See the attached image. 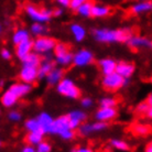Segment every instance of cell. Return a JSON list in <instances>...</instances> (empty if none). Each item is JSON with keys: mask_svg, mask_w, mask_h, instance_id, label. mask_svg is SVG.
I'll return each instance as SVG.
<instances>
[{"mask_svg": "<svg viewBox=\"0 0 152 152\" xmlns=\"http://www.w3.org/2000/svg\"><path fill=\"white\" fill-rule=\"evenodd\" d=\"M149 108H151V106L147 105L145 103H141V104H139V105L137 106V113H138V114L145 115V113L148 111Z\"/></svg>", "mask_w": 152, "mask_h": 152, "instance_id": "d590c367", "label": "cell"}, {"mask_svg": "<svg viewBox=\"0 0 152 152\" xmlns=\"http://www.w3.org/2000/svg\"><path fill=\"white\" fill-rule=\"evenodd\" d=\"M43 133L42 132H29L26 137V142L28 143V145H38L39 143H41L43 141Z\"/></svg>", "mask_w": 152, "mask_h": 152, "instance_id": "d4e9b609", "label": "cell"}, {"mask_svg": "<svg viewBox=\"0 0 152 152\" xmlns=\"http://www.w3.org/2000/svg\"><path fill=\"white\" fill-rule=\"evenodd\" d=\"M128 84V80L122 78L117 73H111L109 75H105L102 80L103 87L108 91H116L121 87H125Z\"/></svg>", "mask_w": 152, "mask_h": 152, "instance_id": "8992f818", "label": "cell"}, {"mask_svg": "<svg viewBox=\"0 0 152 152\" xmlns=\"http://www.w3.org/2000/svg\"><path fill=\"white\" fill-rule=\"evenodd\" d=\"M8 91H10V93H12L17 98L19 99V98H21V97L27 96L28 94H30L31 91H32V85L22 83V82L15 83V84H12V85H10V87L8 88Z\"/></svg>", "mask_w": 152, "mask_h": 152, "instance_id": "8fae6325", "label": "cell"}, {"mask_svg": "<svg viewBox=\"0 0 152 152\" xmlns=\"http://www.w3.org/2000/svg\"><path fill=\"white\" fill-rule=\"evenodd\" d=\"M145 152H152V143L151 142H149L147 147H145Z\"/></svg>", "mask_w": 152, "mask_h": 152, "instance_id": "bcb514c9", "label": "cell"}, {"mask_svg": "<svg viewBox=\"0 0 152 152\" xmlns=\"http://www.w3.org/2000/svg\"><path fill=\"white\" fill-rule=\"evenodd\" d=\"M0 147H1V141H0Z\"/></svg>", "mask_w": 152, "mask_h": 152, "instance_id": "816d5d0a", "label": "cell"}, {"mask_svg": "<svg viewBox=\"0 0 152 152\" xmlns=\"http://www.w3.org/2000/svg\"><path fill=\"white\" fill-rule=\"evenodd\" d=\"M136 71V66L134 64L130 63V62L121 61L116 64V69L115 73H117L119 76H121L125 80H129V77L132 76V74Z\"/></svg>", "mask_w": 152, "mask_h": 152, "instance_id": "30bf717a", "label": "cell"}, {"mask_svg": "<svg viewBox=\"0 0 152 152\" xmlns=\"http://www.w3.org/2000/svg\"><path fill=\"white\" fill-rule=\"evenodd\" d=\"M57 4H60V6H62V7L69 8V0H57Z\"/></svg>", "mask_w": 152, "mask_h": 152, "instance_id": "b9f144b4", "label": "cell"}, {"mask_svg": "<svg viewBox=\"0 0 152 152\" xmlns=\"http://www.w3.org/2000/svg\"><path fill=\"white\" fill-rule=\"evenodd\" d=\"M104 152H111V151H109V150H105Z\"/></svg>", "mask_w": 152, "mask_h": 152, "instance_id": "681fc988", "label": "cell"}, {"mask_svg": "<svg viewBox=\"0 0 152 152\" xmlns=\"http://www.w3.org/2000/svg\"><path fill=\"white\" fill-rule=\"evenodd\" d=\"M64 71L61 67H54L51 72L46 75V82L50 84V85H57L60 83L64 77Z\"/></svg>", "mask_w": 152, "mask_h": 152, "instance_id": "ac0fdd59", "label": "cell"}, {"mask_svg": "<svg viewBox=\"0 0 152 152\" xmlns=\"http://www.w3.org/2000/svg\"><path fill=\"white\" fill-rule=\"evenodd\" d=\"M37 120L39 122V126L41 128L42 133H50V130H51V127H52V124H53V117L46 113V111H42L41 114L37 117Z\"/></svg>", "mask_w": 152, "mask_h": 152, "instance_id": "9a60e30c", "label": "cell"}, {"mask_svg": "<svg viewBox=\"0 0 152 152\" xmlns=\"http://www.w3.org/2000/svg\"><path fill=\"white\" fill-rule=\"evenodd\" d=\"M24 127L26 129L29 131V132H42L41 128L39 126V122L37 120V118H32V119H28L26 124H24Z\"/></svg>", "mask_w": 152, "mask_h": 152, "instance_id": "83f0119b", "label": "cell"}, {"mask_svg": "<svg viewBox=\"0 0 152 152\" xmlns=\"http://www.w3.org/2000/svg\"><path fill=\"white\" fill-rule=\"evenodd\" d=\"M4 80H0V87H2V86H4Z\"/></svg>", "mask_w": 152, "mask_h": 152, "instance_id": "7dc6e473", "label": "cell"}, {"mask_svg": "<svg viewBox=\"0 0 152 152\" xmlns=\"http://www.w3.org/2000/svg\"><path fill=\"white\" fill-rule=\"evenodd\" d=\"M111 9L108 6H104V4H93L91 11V17L94 18H105L107 15H110Z\"/></svg>", "mask_w": 152, "mask_h": 152, "instance_id": "d6986e66", "label": "cell"}, {"mask_svg": "<svg viewBox=\"0 0 152 152\" xmlns=\"http://www.w3.org/2000/svg\"><path fill=\"white\" fill-rule=\"evenodd\" d=\"M1 105L4 107H6V108H10V107H13L17 104V102H18V98L15 97L12 93H10V91H6L2 94V96H1Z\"/></svg>", "mask_w": 152, "mask_h": 152, "instance_id": "cb8c5ba5", "label": "cell"}, {"mask_svg": "<svg viewBox=\"0 0 152 152\" xmlns=\"http://www.w3.org/2000/svg\"><path fill=\"white\" fill-rule=\"evenodd\" d=\"M132 131L134 134L137 136H147L150 132V128L145 125H141V124H137L132 127Z\"/></svg>", "mask_w": 152, "mask_h": 152, "instance_id": "4dcf8cb0", "label": "cell"}, {"mask_svg": "<svg viewBox=\"0 0 152 152\" xmlns=\"http://www.w3.org/2000/svg\"><path fill=\"white\" fill-rule=\"evenodd\" d=\"M116 64L117 62L114 61L113 58H102L98 61L99 69H100V72L103 73V75H109L111 73H115V69H116Z\"/></svg>", "mask_w": 152, "mask_h": 152, "instance_id": "e0dca14e", "label": "cell"}, {"mask_svg": "<svg viewBox=\"0 0 152 152\" xmlns=\"http://www.w3.org/2000/svg\"><path fill=\"white\" fill-rule=\"evenodd\" d=\"M19 78L22 83L32 85L38 80V69L22 66L19 73Z\"/></svg>", "mask_w": 152, "mask_h": 152, "instance_id": "9c48e42d", "label": "cell"}, {"mask_svg": "<svg viewBox=\"0 0 152 152\" xmlns=\"http://www.w3.org/2000/svg\"><path fill=\"white\" fill-rule=\"evenodd\" d=\"M54 67H55V64H54V62L52 61L51 54H46L45 58H44L43 61H41V64L39 65V67H38V80L45 78L46 75H48Z\"/></svg>", "mask_w": 152, "mask_h": 152, "instance_id": "7c38bea8", "label": "cell"}, {"mask_svg": "<svg viewBox=\"0 0 152 152\" xmlns=\"http://www.w3.org/2000/svg\"><path fill=\"white\" fill-rule=\"evenodd\" d=\"M1 32H2V27H1V24H0V34H1Z\"/></svg>", "mask_w": 152, "mask_h": 152, "instance_id": "c3c4849f", "label": "cell"}, {"mask_svg": "<svg viewBox=\"0 0 152 152\" xmlns=\"http://www.w3.org/2000/svg\"><path fill=\"white\" fill-rule=\"evenodd\" d=\"M52 151V147L49 142L46 141H42L41 143H39L35 148V152H51Z\"/></svg>", "mask_w": 152, "mask_h": 152, "instance_id": "d6a6232c", "label": "cell"}, {"mask_svg": "<svg viewBox=\"0 0 152 152\" xmlns=\"http://www.w3.org/2000/svg\"><path fill=\"white\" fill-rule=\"evenodd\" d=\"M69 29H71V32H72L74 39H75L77 42L84 41V39L86 38L87 32H86V29H85L83 26H80L78 23H73Z\"/></svg>", "mask_w": 152, "mask_h": 152, "instance_id": "7402d4cb", "label": "cell"}, {"mask_svg": "<svg viewBox=\"0 0 152 152\" xmlns=\"http://www.w3.org/2000/svg\"><path fill=\"white\" fill-rule=\"evenodd\" d=\"M20 152H35V148L32 147V145H26V147H23L21 149Z\"/></svg>", "mask_w": 152, "mask_h": 152, "instance_id": "60d3db41", "label": "cell"}, {"mask_svg": "<svg viewBox=\"0 0 152 152\" xmlns=\"http://www.w3.org/2000/svg\"><path fill=\"white\" fill-rule=\"evenodd\" d=\"M63 13H64V11L62 8H57V9L52 10V15H54V17H61Z\"/></svg>", "mask_w": 152, "mask_h": 152, "instance_id": "ab89813d", "label": "cell"}, {"mask_svg": "<svg viewBox=\"0 0 152 152\" xmlns=\"http://www.w3.org/2000/svg\"><path fill=\"white\" fill-rule=\"evenodd\" d=\"M84 2V0H69V8L72 11H77V9L82 6V4Z\"/></svg>", "mask_w": 152, "mask_h": 152, "instance_id": "e575fe53", "label": "cell"}, {"mask_svg": "<svg viewBox=\"0 0 152 152\" xmlns=\"http://www.w3.org/2000/svg\"><path fill=\"white\" fill-rule=\"evenodd\" d=\"M100 108H115L117 105V100L114 97H104L99 102Z\"/></svg>", "mask_w": 152, "mask_h": 152, "instance_id": "1f68e13d", "label": "cell"}, {"mask_svg": "<svg viewBox=\"0 0 152 152\" xmlns=\"http://www.w3.org/2000/svg\"><path fill=\"white\" fill-rule=\"evenodd\" d=\"M93 35L96 41L102 43H119L127 42L131 37V31L129 29H95Z\"/></svg>", "mask_w": 152, "mask_h": 152, "instance_id": "6da1fadb", "label": "cell"}, {"mask_svg": "<svg viewBox=\"0 0 152 152\" xmlns=\"http://www.w3.org/2000/svg\"><path fill=\"white\" fill-rule=\"evenodd\" d=\"M110 145L113 148H115L118 151H129V145L124 140H120V139H111L110 140Z\"/></svg>", "mask_w": 152, "mask_h": 152, "instance_id": "484cf974", "label": "cell"}, {"mask_svg": "<svg viewBox=\"0 0 152 152\" xmlns=\"http://www.w3.org/2000/svg\"><path fill=\"white\" fill-rule=\"evenodd\" d=\"M32 46H33V41L31 39L18 44L15 46V55H17V57L20 58V60H23L27 55H29L32 52Z\"/></svg>", "mask_w": 152, "mask_h": 152, "instance_id": "2e32d148", "label": "cell"}, {"mask_svg": "<svg viewBox=\"0 0 152 152\" xmlns=\"http://www.w3.org/2000/svg\"><path fill=\"white\" fill-rule=\"evenodd\" d=\"M48 31V28L44 26V24H41V23H33L31 26V32L32 34L37 35V37H43V34Z\"/></svg>", "mask_w": 152, "mask_h": 152, "instance_id": "f546056e", "label": "cell"}, {"mask_svg": "<svg viewBox=\"0 0 152 152\" xmlns=\"http://www.w3.org/2000/svg\"><path fill=\"white\" fill-rule=\"evenodd\" d=\"M145 116H147V117H148L149 119H151V118H152V107L148 109V111L145 113Z\"/></svg>", "mask_w": 152, "mask_h": 152, "instance_id": "f6af8a7d", "label": "cell"}, {"mask_svg": "<svg viewBox=\"0 0 152 152\" xmlns=\"http://www.w3.org/2000/svg\"><path fill=\"white\" fill-rule=\"evenodd\" d=\"M0 55H1V57L4 58V60H11L12 57V53L10 50L8 49H2L1 51H0Z\"/></svg>", "mask_w": 152, "mask_h": 152, "instance_id": "74e56055", "label": "cell"}, {"mask_svg": "<svg viewBox=\"0 0 152 152\" xmlns=\"http://www.w3.org/2000/svg\"><path fill=\"white\" fill-rule=\"evenodd\" d=\"M26 12L35 23L44 24L45 22H49L52 18V10L51 9L39 8L35 4H27Z\"/></svg>", "mask_w": 152, "mask_h": 152, "instance_id": "7a4b0ae2", "label": "cell"}, {"mask_svg": "<svg viewBox=\"0 0 152 152\" xmlns=\"http://www.w3.org/2000/svg\"><path fill=\"white\" fill-rule=\"evenodd\" d=\"M56 91L60 95L71 99H77L80 97V88L76 86V84L71 78H63L56 85Z\"/></svg>", "mask_w": 152, "mask_h": 152, "instance_id": "277c9868", "label": "cell"}, {"mask_svg": "<svg viewBox=\"0 0 152 152\" xmlns=\"http://www.w3.org/2000/svg\"><path fill=\"white\" fill-rule=\"evenodd\" d=\"M42 58L39 54L34 53V52H31L29 55L24 57L23 60H21L22 62V66H28V67H34L38 69L39 65L41 64Z\"/></svg>", "mask_w": 152, "mask_h": 152, "instance_id": "ffe728a7", "label": "cell"}, {"mask_svg": "<svg viewBox=\"0 0 152 152\" xmlns=\"http://www.w3.org/2000/svg\"><path fill=\"white\" fill-rule=\"evenodd\" d=\"M67 117H69V119H73V120H76V121L82 124L87 119V115L82 110H73L67 115Z\"/></svg>", "mask_w": 152, "mask_h": 152, "instance_id": "f1b7e54d", "label": "cell"}, {"mask_svg": "<svg viewBox=\"0 0 152 152\" xmlns=\"http://www.w3.org/2000/svg\"><path fill=\"white\" fill-rule=\"evenodd\" d=\"M117 117V109L116 108H99L96 111L95 118L97 121L107 124Z\"/></svg>", "mask_w": 152, "mask_h": 152, "instance_id": "5bb4252c", "label": "cell"}, {"mask_svg": "<svg viewBox=\"0 0 152 152\" xmlns=\"http://www.w3.org/2000/svg\"><path fill=\"white\" fill-rule=\"evenodd\" d=\"M127 44L130 46L131 49H140V48H148L151 49L152 42L150 39L145 38V37H140V35H131L128 40H127Z\"/></svg>", "mask_w": 152, "mask_h": 152, "instance_id": "4fadbf2b", "label": "cell"}, {"mask_svg": "<svg viewBox=\"0 0 152 152\" xmlns=\"http://www.w3.org/2000/svg\"><path fill=\"white\" fill-rule=\"evenodd\" d=\"M8 118H9L11 121H20L21 118H22V115L20 114L18 110H12L8 114Z\"/></svg>", "mask_w": 152, "mask_h": 152, "instance_id": "836d02e7", "label": "cell"}, {"mask_svg": "<svg viewBox=\"0 0 152 152\" xmlns=\"http://www.w3.org/2000/svg\"><path fill=\"white\" fill-rule=\"evenodd\" d=\"M71 152H75V149H73V150H71Z\"/></svg>", "mask_w": 152, "mask_h": 152, "instance_id": "f907efd6", "label": "cell"}, {"mask_svg": "<svg viewBox=\"0 0 152 152\" xmlns=\"http://www.w3.org/2000/svg\"><path fill=\"white\" fill-rule=\"evenodd\" d=\"M93 62H94V54L87 49H82L77 51L75 54H73L72 64L75 65L76 67L87 66V65H91Z\"/></svg>", "mask_w": 152, "mask_h": 152, "instance_id": "52a82bcc", "label": "cell"}, {"mask_svg": "<svg viewBox=\"0 0 152 152\" xmlns=\"http://www.w3.org/2000/svg\"><path fill=\"white\" fill-rule=\"evenodd\" d=\"M152 8V2L151 1H141V2H137L131 6L130 11L133 15H140L143 12H149Z\"/></svg>", "mask_w": 152, "mask_h": 152, "instance_id": "44dd1931", "label": "cell"}, {"mask_svg": "<svg viewBox=\"0 0 152 152\" xmlns=\"http://www.w3.org/2000/svg\"><path fill=\"white\" fill-rule=\"evenodd\" d=\"M56 40L50 37H39L33 41V46H32V52L37 54H51V52L54 50L56 45Z\"/></svg>", "mask_w": 152, "mask_h": 152, "instance_id": "5b68a950", "label": "cell"}, {"mask_svg": "<svg viewBox=\"0 0 152 152\" xmlns=\"http://www.w3.org/2000/svg\"><path fill=\"white\" fill-rule=\"evenodd\" d=\"M67 130H69V117H67V115H62V116L55 118L53 120V124H52L50 133L61 136L62 133H64L65 131H67Z\"/></svg>", "mask_w": 152, "mask_h": 152, "instance_id": "ba28073f", "label": "cell"}, {"mask_svg": "<svg viewBox=\"0 0 152 152\" xmlns=\"http://www.w3.org/2000/svg\"><path fill=\"white\" fill-rule=\"evenodd\" d=\"M28 40H30V33L26 29H18V30H15V32L12 35V43L15 46L22 42L28 41Z\"/></svg>", "mask_w": 152, "mask_h": 152, "instance_id": "603a6c76", "label": "cell"}, {"mask_svg": "<svg viewBox=\"0 0 152 152\" xmlns=\"http://www.w3.org/2000/svg\"><path fill=\"white\" fill-rule=\"evenodd\" d=\"M55 63L60 66H69L73 61V53L69 50V46L66 43L58 42L54 48Z\"/></svg>", "mask_w": 152, "mask_h": 152, "instance_id": "3957f363", "label": "cell"}, {"mask_svg": "<svg viewBox=\"0 0 152 152\" xmlns=\"http://www.w3.org/2000/svg\"><path fill=\"white\" fill-rule=\"evenodd\" d=\"M145 103L147 104V105H149V106H151V107H152V95H151V94H150V95L148 96V99L145 100Z\"/></svg>", "mask_w": 152, "mask_h": 152, "instance_id": "ee69618b", "label": "cell"}, {"mask_svg": "<svg viewBox=\"0 0 152 152\" xmlns=\"http://www.w3.org/2000/svg\"><path fill=\"white\" fill-rule=\"evenodd\" d=\"M75 152H93V150L88 147H82V148L75 149Z\"/></svg>", "mask_w": 152, "mask_h": 152, "instance_id": "7bdbcfd3", "label": "cell"}, {"mask_svg": "<svg viewBox=\"0 0 152 152\" xmlns=\"http://www.w3.org/2000/svg\"><path fill=\"white\" fill-rule=\"evenodd\" d=\"M93 104H94V102L89 97H85V98L82 99V106L85 107V108H91L93 106Z\"/></svg>", "mask_w": 152, "mask_h": 152, "instance_id": "f35d334b", "label": "cell"}, {"mask_svg": "<svg viewBox=\"0 0 152 152\" xmlns=\"http://www.w3.org/2000/svg\"><path fill=\"white\" fill-rule=\"evenodd\" d=\"M91 7H93V2H91V1H84L83 4H82V6L77 9L76 12L80 15H82V17L87 18V17H91Z\"/></svg>", "mask_w": 152, "mask_h": 152, "instance_id": "4316f807", "label": "cell"}, {"mask_svg": "<svg viewBox=\"0 0 152 152\" xmlns=\"http://www.w3.org/2000/svg\"><path fill=\"white\" fill-rule=\"evenodd\" d=\"M60 137H61L63 140H72L73 138L75 137V132L72 131V130H67V131H65L64 133H62Z\"/></svg>", "mask_w": 152, "mask_h": 152, "instance_id": "8d00e7d4", "label": "cell"}]
</instances>
